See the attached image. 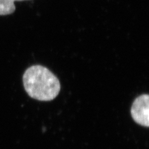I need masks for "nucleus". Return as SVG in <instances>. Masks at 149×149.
Listing matches in <instances>:
<instances>
[{"label": "nucleus", "mask_w": 149, "mask_h": 149, "mask_svg": "<svg viewBox=\"0 0 149 149\" xmlns=\"http://www.w3.org/2000/svg\"><path fill=\"white\" fill-rule=\"evenodd\" d=\"M22 81L28 95L39 101H52L60 91L58 78L42 65H33L28 68L23 74Z\"/></svg>", "instance_id": "obj_1"}, {"label": "nucleus", "mask_w": 149, "mask_h": 149, "mask_svg": "<svg viewBox=\"0 0 149 149\" xmlns=\"http://www.w3.org/2000/svg\"><path fill=\"white\" fill-rule=\"evenodd\" d=\"M132 118L137 124L148 127L149 96L143 94L134 100L130 109Z\"/></svg>", "instance_id": "obj_2"}, {"label": "nucleus", "mask_w": 149, "mask_h": 149, "mask_svg": "<svg viewBox=\"0 0 149 149\" xmlns=\"http://www.w3.org/2000/svg\"><path fill=\"white\" fill-rule=\"evenodd\" d=\"M26 0H0V16L11 15L16 10L15 1H22Z\"/></svg>", "instance_id": "obj_3"}]
</instances>
